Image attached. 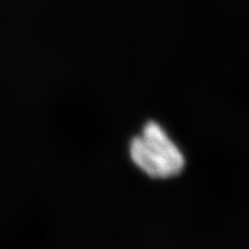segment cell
I'll list each match as a JSON object with an SVG mask.
<instances>
[{
    "mask_svg": "<svg viewBox=\"0 0 249 249\" xmlns=\"http://www.w3.org/2000/svg\"><path fill=\"white\" fill-rule=\"evenodd\" d=\"M129 159L140 173L154 180H168L180 175L185 156L168 132L150 120L140 127L128 143Z\"/></svg>",
    "mask_w": 249,
    "mask_h": 249,
    "instance_id": "cell-1",
    "label": "cell"
}]
</instances>
